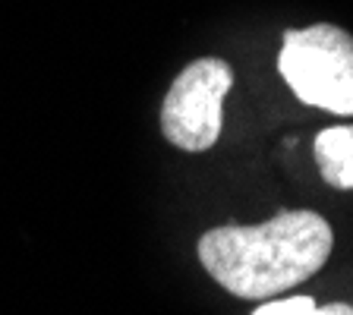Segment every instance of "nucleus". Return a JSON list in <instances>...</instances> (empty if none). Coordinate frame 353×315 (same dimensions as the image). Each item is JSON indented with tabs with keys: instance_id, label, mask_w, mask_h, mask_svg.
Wrapping results in <instances>:
<instances>
[{
	"instance_id": "3",
	"label": "nucleus",
	"mask_w": 353,
	"mask_h": 315,
	"mask_svg": "<svg viewBox=\"0 0 353 315\" xmlns=\"http://www.w3.org/2000/svg\"><path fill=\"white\" fill-rule=\"evenodd\" d=\"M234 85L230 63L202 57L186 63L161 104V132L180 152H208L221 136V108Z\"/></svg>"
},
{
	"instance_id": "4",
	"label": "nucleus",
	"mask_w": 353,
	"mask_h": 315,
	"mask_svg": "<svg viewBox=\"0 0 353 315\" xmlns=\"http://www.w3.org/2000/svg\"><path fill=\"white\" fill-rule=\"evenodd\" d=\"M312 154L325 183L334 190H353V123L322 130L316 136Z\"/></svg>"
},
{
	"instance_id": "2",
	"label": "nucleus",
	"mask_w": 353,
	"mask_h": 315,
	"mask_svg": "<svg viewBox=\"0 0 353 315\" xmlns=\"http://www.w3.org/2000/svg\"><path fill=\"white\" fill-rule=\"evenodd\" d=\"M278 70L303 104L353 117V35L334 22L287 29Z\"/></svg>"
},
{
	"instance_id": "5",
	"label": "nucleus",
	"mask_w": 353,
	"mask_h": 315,
	"mask_svg": "<svg viewBox=\"0 0 353 315\" xmlns=\"http://www.w3.org/2000/svg\"><path fill=\"white\" fill-rule=\"evenodd\" d=\"M252 315H353V306L347 303L316 306L312 296H287V300H265Z\"/></svg>"
},
{
	"instance_id": "1",
	"label": "nucleus",
	"mask_w": 353,
	"mask_h": 315,
	"mask_svg": "<svg viewBox=\"0 0 353 315\" xmlns=\"http://www.w3.org/2000/svg\"><path fill=\"white\" fill-rule=\"evenodd\" d=\"M199 262L236 300H272L322 272L334 230L319 212H278L262 224H221L199 240Z\"/></svg>"
}]
</instances>
